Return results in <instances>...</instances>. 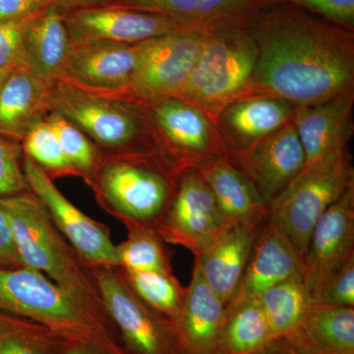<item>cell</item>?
Segmentation results:
<instances>
[{"label":"cell","mask_w":354,"mask_h":354,"mask_svg":"<svg viewBox=\"0 0 354 354\" xmlns=\"http://www.w3.org/2000/svg\"><path fill=\"white\" fill-rule=\"evenodd\" d=\"M44 120L50 125L75 172L91 174L99 162L95 144L62 114L48 111Z\"/></svg>","instance_id":"31"},{"label":"cell","mask_w":354,"mask_h":354,"mask_svg":"<svg viewBox=\"0 0 354 354\" xmlns=\"http://www.w3.org/2000/svg\"><path fill=\"white\" fill-rule=\"evenodd\" d=\"M297 104L283 97L250 95L230 102L216 118L227 155L241 152L293 120Z\"/></svg>","instance_id":"16"},{"label":"cell","mask_w":354,"mask_h":354,"mask_svg":"<svg viewBox=\"0 0 354 354\" xmlns=\"http://www.w3.org/2000/svg\"><path fill=\"white\" fill-rule=\"evenodd\" d=\"M0 310L70 337H88L95 317L48 277L26 267H0Z\"/></svg>","instance_id":"8"},{"label":"cell","mask_w":354,"mask_h":354,"mask_svg":"<svg viewBox=\"0 0 354 354\" xmlns=\"http://www.w3.org/2000/svg\"><path fill=\"white\" fill-rule=\"evenodd\" d=\"M223 218L211 190L196 169L177 177L176 190L153 227L165 242L199 255L223 232Z\"/></svg>","instance_id":"11"},{"label":"cell","mask_w":354,"mask_h":354,"mask_svg":"<svg viewBox=\"0 0 354 354\" xmlns=\"http://www.w3.org/2000/svg\"><path fill=\"white\" fill-rule=\"evenodd\" d=\"M251 26L259 55L244 95H274L298 106L354 91L353 31L274 2Z\"/></svg>","instance_id":"1"},{"label":"cell","mask_w":354,"mask_h":354,"mask_svg":"<svg viewBox=\"0 0 354 354\" xmlns=\"http://www.w3.org/2000/svg\"><path fill=\"white\" fill-rule=\"evenodd\" d=\"M41 6H46L51 3L53 0H37Z\"/></svg>","instance_id":"44"},{"label":"cell","mask_w":354,"mask_h":354,"mask_svg":"<svg viewBox=\"0 0 354 354\" xmlns=\"http://www.w3.org/2000/svg\"><path fill=\"white\" fill-rule=\"evenodd\" d=\"M354 91L298 106L293 118L306 165L348 149L353 136Z\"/></svg>","instance_id":"19"},{"label":"cell","mask_w":354,"mask_h":354,"mask_svg":"<svg viewBox=\"0 0 354 354\" xmlns=\"http://www.w3.org/2000/svg\"><path fill=\"white\" fill-rule=\"evenodd\" d=\"M204 35L180 29L142 41L136 66L125 97L137 101L174 95L197 64Z\"/></svg>","instance_id":"10"},{"label":"cell","mask_w":354,"mask_h":354,"mask_svg":"<svg viewBox=\"0 0 354 354\" xmlns=\"http://www.w3.org/2000/svg\"><path fill=\"white\" fill-rule=\"evenodd\" d=\"M274 339L258 298L225 306L216 354H262Z\"/></svg>","instance_id":"26"},{"label":"cell","mask_w":354,"mask_h":354,"mask_svg":"<svg viewBox=\"0 0 354 354\" xmlns=\"http://www.w3.org/2000/svg\"><path fill=\"white\" fill-rule=\"evenodd\" d=\"M127 241L116 246L118 268L129 271L172 272L162 239L155 230L131 227Z\"/></svg>","instance_id":"30"},{"label":"cell","mask_w":354,"mask_h":354,"mask_svg":"<svg viewBox=\"0 0 354 354\" xmlns=\"http://www.w3.org/2000/svg\"><path fill=\"white\" fill-rule=\"evenodd\" d=\"M298 332L324 353L354 354V307L312 302Z\"/></svg>","instance_id":"28"},{"label":"cell","mask_w":354,"mask_h":354,"mask_svg":"<svg viewBox=\"0 0 354 354\" xmlns=\"http://www.w3.org/2000/svg\"><path fill=\"white\" fill-rule=\"evenodd\" d=\"M46 104L93 143L115 155L155 153L152 128L141 101L57 79L48 88Z\"/></svg>","instance_id":"3"},{"label":"cell","mask_w":354,"mask_h":354,"mask_svg":"<svg viewBox=\"0 0 354 354\" xmlns=\"http://www.w3.org/2000/svg\"><path fill=\"white\" fill-rule=\"evenodd\" d=\"M70 46L62 13L53 3L44 6L28 26L24 68L50 87L58 78Z\"/></svg>","instance_id":"24"},{"label":"cell","mask_w":354,"mask_h":354,"mask_svg":"<svg viewBox=\"0 0 354 354\" xmlns=\"http://www.w3.org/2000/svg\"><path fill=\"white\" fill-rule=\"evenodd\" d=\"M353 184L354 167L346 149L306 165L272 205L270 216L285 232L302 264L317 221Z\"/></svg>","instance_id":"6"},{"label":"cell","mask_w":354,"mask_h":354,"mask_svg":"<svg viewBox=\"0 0 354 354\" xmlns=\"http://www.w3.org/2000/svg\"><path fill=\"white\" fill-rule=\"evenodd\" d=\"M312 302L354 307V255L328 272L311 290Z\"/></svg>","instance_id":"34"},{"label":"cell","mask_w":354,"mask_h":354,"mask_svg":"<svg viewBox=\"0 0 354 354\" xmlns=\"http://www.w3.org/2000/svg\"><path fill=\"white\" fill-rule=\"evenodd\" d=\"M227 157L269 208L306 167V156L293 121Z\"/></svg>","instance_id":"13"},{"label":"cell","mask_w":354,"mask_h":354,"mask_svg":"<svg viewBox=\"0 0 354 354\" xmlns=\"http://www.w3.org/2000/svg\"><path fill=\"white\" fill-rule=\"evenodd\" d=\"M48 88L24 67L14 69L0 88V137L21 143L48 113Z\"/></svg>","instance_id":"25"},{"label":"cell","mask_w":354,"mask_h":354,"mask_svg":"<svg viewBox=\"0 0 354 354\" xmlns=\"http://www.w3.org/2000/svg\"><path fill=\"white\" fill-rule=\"evenodd\" d=\"M104 311L135 354H187L174 324L144 304L118 267L92 266Z\"/></svg>","instance_id":"9"},{"label":"cell","mask_w":354,"mask_h":354,"mask_svg":"<svg viewBox=\"0 0 354 354\" xmlns=\"http://www.w3.org/2000/svg\"><path fill=\"white\" fill-rule=\"evenodd\" d=\"M155 153L115 155L95 174L97 191L130 227H156L176 190L177 177Z\"/></svg>","instance_id":"5"},{"label":"cell","mask_w":354,"mask_h":354,"mask_svg":"<svg viewBox=\"0 0 354 354\" xmlns=\"http://www.w3.org/2000/svg\"><path fill=\"white\" fill-rule=\"evenodd\" d=\"M295 276L304 277V264L285 232L270 216L254 244L239 286L227 305L257 298L272 286Z\"/></svg>","instance_id":"20"},{"label":"cell","mask_w":354,"mask_h":354,"mask_svg":"<svg viewBox=\"0 0 354 354\" xmlns=\"http://www.w3.org/2000/svg\"><path fill=\"white\" fill-rule=\"evenodd\" d=\"M264 310L272 337L290 335L301 329L312 304L304 276L291 277L257 297Z\"/></svg>","instance_id":"27"},{"label":"cell","mask_w":354,"mask_h":354,"mask_svg":"<svg viewBox=\"0 0 354 354\" xmlns=\"http://www.w3.org/2000/svg\"><path fill=\"white\" fill-rule=\"evenodd\" d=\"M194 169L215 198L225 227L237 221L269 218V207L227 155L209 158Z\"/></svg>","instance_id":"23"},{"label":"cell","mask_w":354,"mask_h":354,"mask_svg":"<svg viewBox=\"0 0 354 354\" xmlns=\"http://www.w3.org/2000/svg\"><path fill=\"white\" fill-rule=\"evenodd\" d=\"M23 172L29 190L43 203L55 227L85 262L118 267L116 245L104 225L74 206L58 190L50 174L25 155Z\"/></svg>","instance_id":"12"},{"label":"cell","mask_w":354,"mask_h":354,"mask_svg":"<svg viewBox=\"0 0 354 354\" xmlns=\"http://www.w3.org/2000/svg\"><path fill=\"white\" fill-rule=\"evenodd\" d=\"M262 354H328L314 346L300 332L274 337Z\"/></svg>","instance_id":"38"},{"label":"cell","mask_w":354,"mask_h":354,"mask_svg":"<svg viewBox=\"0 0 354 354\" xmlns=\"http://www.w3.org/2000/svg\"><path fill=\"white\" fill-rule=\"evenodd\" d=\"M0 267L19 268V254L16 248L15 239L8 216L0 206Z\"/></svg>","instance_id":"39"},{"label":"cell","mask_w":354,"mask_h":354,"mask_svg":"<svg viewBox=\"0 0 354 354\" xmlns=\"http://www.w3.org/2000/svg\"><path fill=\"white\" fill-rule=\"evenodd\" d=\"M128 286L144 302L160 315L176 323L185 300L186 290L172 272H139L122 269Z\"/></svg>","instance_id":"29"},{"label":"cell","mask_w":354,"mask_h":354,"mask_svg":"<svg viewBox=\"0 0 354 354\" xmlns=\"http://www.w3.org/2000/svg\"><path fill=\"white\" fill-rule=\"evenodd\" d=\"M0 310V354H50L44 326Z\"/></svg>","instance_id":"32"},{"label":"cell","mask_w":354,"mask_h":354,"mask_svg":"<svg viewBox=\"0 0 354 354\" xmlns=\"http://www.w3.org/2000/svg\"><path fill=\"white\" fill-rule=\"evenodd\" d=\"M44 7L37 0H0V25L32 17Z\"/></svg>","instance_id":"40"},{"label":"cell","mask_w":354,"mask_h":354,"mask_svg":"<svg viewBox=\"0 0 354 354\" xmlns=\"http://www.w3.org/2000/svg\"><path fill=\"white\" fill-rule=\"evenodd\" d=\"M269 0H109L108 6L157 13L184 29L250 22Z\"/></svg>","instance_id":"21"},{"label":"cell","mask_w":354,"mask_h":354,"mask_svg":"<svg viewBox=\"0 0 354 354\" xmlns=\"http://www.w3.org/2000/svg\"><path fill=\"white\" fill-rule=\"evenodd\" d=\"M23 153L31 158L46 172H74L68 158L50 125L44 120L38 121L21 142Z\"/></svg>","instance_id":"33"},{"label":"cell","mask_w":354,"mask_h":354,"mask_svg":"<svg viewBox=\"0 0 354 354\" xmlns=\"http://www.w3.org/2000/svg\"><path fill=\"white\" fill-rule=\"evenodd\" d=\"M0 206L8 216L23 267L41 272L95 315L104 309L91 268L67 243L36 195L26 190L2 197Z\"/></svg>","instance_id":"2"},{"label":"cell","mask_w":354,"mask_h":354,"mask_svg":"<svg viewBox=\"0 0 354 354\" xmlns=\"http://www.w3.org/2000/svg\"><path fill=\"white\" fill-rule=\"evenodd\" d=\"M34 16L0 25V68L24 67L25 35Z\"/></svg>","instance_id":"36"},{"label":"cell","mask_w":354,"mask_h":354,"mask_svg":"<svg viewBox=\"0 0 354 354\" xmlns=\"http://www.w3.org/2000/svg\"><path fill=\"white\" fill-rule=\"evenodd\" d=\"M139 50V44L70 41L57 79L97 92L124 95L131 82Z\"/></svg>","instance_id":"14"},{"label":"cell","mask_w":354,"mask_h":354,"mask_svg":"<svg viewBox=\"0 0 354 354\" xmlns=\"http://www.w3.org/2000/svg\"><path fill=\"white\" fill-rule=\"evenodd\" d=\"M269 218L227 225L202 253L195 256L203 278L225 305L236 290L254 244Z\"/></svg>","instance_id":"18"},{"label":"cell","mask_w":354,"mask_h":354,"mask_svg":"<svg viewBox=\"0 0 354 354\" xmlns=\"http://www.w3.org/2000/svg\"><path fill=\"white\" fill-rule=\"evenodd\" d=\"M251 22L203 30L197 64L174 97L201 109L214 121L227 104L243 97L259 55Z\"/></svg>","instance_id":"4"},{"label":"cell","mask_w":354,"mask_h":354,"mask_svg":"<svg viewBox=\"0 0 354 354\" xmlns=\"http://www.w3.org/2000/svg\"><path fill=\"white\" fill-rule=\"evenodd\" d=\"M70 41H106L136 44L184 29L160 14L97 6L62 14Z\"/></svg>","instance_id":"15"},{"label":"cell","mask_w":354,"mask_h":354,"mask_svg":"<svg viewBox=\"0 0 354 354\" xmlns=\"http://www.w3.org/2000/svg\"><path fill=\"white\" fill-rule=\"evenodd\" d=\"M174 326L187 354H216L225 304L203 278L196 263Z\"/></svg>","instance_id":"22"},{"label":"cell","mask_w":354,"mask_h":354,"mask_svg":"<svg viewBox=\"0 0 354 354\" xmlns=\"http://www.w3.org/2000/svg\"><path fill=\"white\" fill-rule=\"evenodd\" d=\"M141 102L152 128L156 156L176 174L227 155L215 121L201 109L174 95Z\"/></svg>","instance_id":"7"},{"label":"cell","mask_w":354,"mask_h":354,"mask_svg":"<svg viewBox=\"0 0 354 354\" xmlns=\"http://www.w3.org/2000/svg\"><path fill=\"white\" fill-rule=\"evenodd\" d=\"M29 190L23 172L21 143L0 137V198Z\"/></svg>","instance_id":"35"},{"label":"cell","mask_w":354,"mask_h":354,"mask_svg":"<svg viewBox=\"0 0 354 354\" xmlns=\"http://www.w3.org/2000/svg\"><path fill=\"white\" fill-rule=\"evenodd\" d=\"M269 2L298 7L354 32V0H269Z\"/></svg>","instance_id":"37"},{"label":"cell","mask_w":354,"mask_h":354,"mask_svg":"<svg viewBox=\"0 0 354 354\" xmlns=\"http://www.w3.org/2000/svg\"><path fill=\"white\" fill-rule=\"evenodd\" d=\"M354 255V184L317 221L304 258V279L311 290L335 267Z\"/></svg>","instance_id":"17"},{"label":"cell","mask_w":354,"mask_h":354,"mask_svg":"<svg viewBox=\"0 0 354 354\" xmlns=\"http://www.w3.org/2000/svg\"><path fill=\"white\" fill-rule=\"evenodd\" d=\"M51 3L57 7L62 14L80 10V9L92 8V7L106 6L109 0H53Z\"/></svg>","instance_id":"41"},{"label":"cell","mask_w":354,"mask_h":354,"mask_svg":"<svg viewBox=\"0 0 354 354\" xmlns=\"http://www.w3.org/2000/svg\"><path fill=\"white\" fill-rule=\"evenodd\" d=\"M12 71L13 70L0 68V88H2V86L6 83L7 78H8Z\"/></svg>","instance_id":"42"},{"label":"cell","mask_w":354,"mask_h":354,"mask_svg":"<svg viewBox=\"0 0 354 354\" xmlns=\"http://www.w3.org/2000/svg\"><path fill=\"white\" fill-rule=\"evenodd\" d=\"M65 354H90L88 353L87 351H84V349L80 348H77V346H73V348H70L67 349L66 353Z\"/></svg>","instance_id":"43"}]
</instances>
